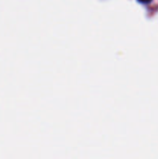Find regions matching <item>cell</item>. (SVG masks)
Here are the masks:
<instances>
[{
    "instance_id": "obj_1",
    "label": "cell",
    "mask_w": 158,
    "mask_h": 159,
    "mask_svg": "<svg viewBox=\"0 0 158 159\" xmlns=\"http://www.w3.org/2000/svg\"><path fill=\"white\" fill-rule=\"evenodd\" d=\"M139 2H141V3H144V4H147V3H150L151 2L152 0H138Z\"/></svg>"
}]
</instances>
